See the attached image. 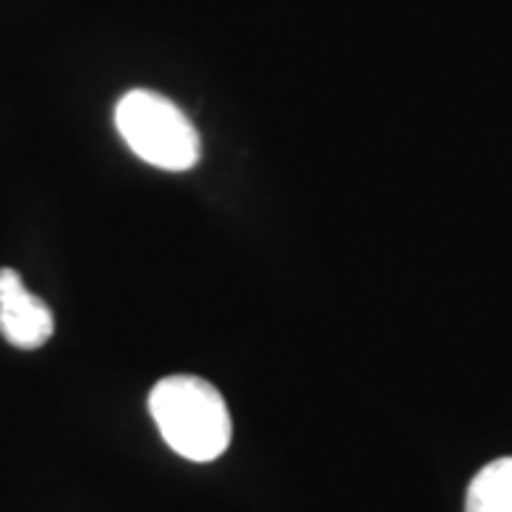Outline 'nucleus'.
<instances>
[{"label":"nucleus","instance_id":"obj_1","mask_svg":"<svg viewBox=\"0 0 512 512\" xmlns=\"http://www.w3.org/2000/svg\"><path fill=\"white\" fill-rule=\"evenodd\" d=\"M163 441L188 461H214L231 444V413L222 393L200 376H165L148 396Z\"/></svg>","mask_w":512,"mask_h":512},{"label":"nucleus","instance_id":"obj_2","mask_svg":"<svg viewBox=\"0 0 512 512\" xmlns=\"http://www.w3.org/2000/svg\"><path fill=\"white\" fill-rule=\"evenodd\" d=\"M114 123L126 146L163 171H188L200 163L197 126L174 100L151 89H131L114 109Z\"/></svg>","mask_w":512,"mask_h":512},{"label":"nucleus","instance_id":"obj_3","mask_svg":"<svg viewBox=\"0 0 512 512\" xmlns=\"http://www.w3.org/2000/svg\"><path fill=\"white\" fill-rule=\"evenodd\" d=\"M0 333L20 350L43 348L55 333L52 308L26 288L15 268H0Z\"/></svg>","mask_w":512,"mask_h":512},{"label":"nucleus","instance_id":"obj_4","mask_svg":"<svg viewBox=\"0 0 512 512\" xmlns=\"http://www.w3.org/2000/svg\"><path fill=\"white\" fill-rule=\"evenodd\" d=\"M464 512H512V456L495 458L467 487Z\"/></svg>","mask_w":512,"mask_h":512}]
</instances>
